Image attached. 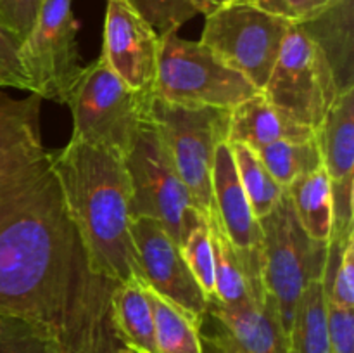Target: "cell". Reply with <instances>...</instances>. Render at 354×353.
I'll list each match as a JSON object with an SVG mask.
<instances>
[{
	"mask_svg": "<svg viewBox=\"0 0 354 353\" xmlns=\"http://www.w3.org/2000/svg\"><path fill=\"white\" fill-rule=\"evenodd\" d=\"M41 99L0 92V315L47 329L66 353H123L116 282L95 273L41 141Z\"/></svg>",
	"mask_w": 354,
	"mask_h": 353,
	"instance_id": "cell-1",
	"label": "cell"
},
{
	"mask_svg": "<svg viewBox=\"0 0 354 353\" xmlns=\"http://www.w3.org/2000/svg\"><path fill=\"white\" fill-rule=\"evenodd\" d=\"M54 168L95 273L116 284L140 279L124 159L71 137L54 154Z\"/></svg>",
	"mask_w": 354,
	"mask_h": 353,
	"instance_id": "cell-2",
	"label": "cell"
},
{
	"mask_svg": "<svg viewBox=\"0 0 354 353\" xmlns=\"http://www.w3.org/2000/svg\"><path fill=\"white\" fill-rule=\"evenodd\" d=\"M151 100L124 85L102 59H95L85 64L66 102L73 114V138L124 159L151 121Z\"/></svg>",
	"mask_w": 354,
	"mask_h": 353,
	"instance_id": "cell-3",
	"label": "cell"
},
{
	"mask_svg": "<svg viewBox=\"0 0 354 353\" xmlns=\"http://www.w3.org/2000/svg\"><path fill=\"white\" fill-rule=\"evenodd\" d=\"M258 92L201 42L185 40L178 31L159 35L154 99L185 107L234 109Z\"/></svg>",
	"mask_w": 354,
	"mask_h": 353,
	"instance_id": "cell-4",
	"label": "cell"
},
{
	"mask_svg": "<svg viewBox=\"0 0 354 353\" xmlns=\"http://www.w3.org/2000/svg\"><path fill=\"white\" fill-rule=\"evenodd\" d=\"M259 224L263 232V287L275 301L283 331L290 338L296 308L308 284L324 275L328 244L308 237L287 192Z\"/></svg>",
	"mask_w": 354,
	"mask_h": 353,
	"instance_id": "cell-5",
	"label": "cell"
},
{
	"mask_svg": "<svg viewBox=\"0 0 354 353\" xmlns=\"http://www.w3.org/2000/svg\"><path fill=\"white\" fill-rule=\"evenodd\" d=\"M151 121L204 218L213 210L211 173L216 145L227 141L230 109L185 107L152 97Z\"/></svg>",
	"mask_w": 354,
	"mask_h": 353,
	"instance_id": "cell-6",
	"label": "cell"
},
{
	"mask_svg": "<svg viewBox=\"0 0 354 353\" xmlns=\"http://www.w3.org/2000/svg\"><path fill=\"white\" fill-rule=\"evenodd\" d=\"M292 24L252 0H239L207 14L199 42L261 92Z\"/></svg>",
	"mask_w": 354,
	"mask_h": 353,
	"instance_id": "cell-7",
	"label": "cell"
},
{
	"mask_svg": "<svg viewBox=\"0 0 354 353\" xmlns=\"http://www.w3.org/2000/svg\"><path fill=\"white\" fill-rule=\"evenodd\" d=\"M261 92L286 116L315 132L341 96L327 55L297 23L287 31Z\"/></svg>",
	"mask_w": 354,
	"mask_h": 353,
	"instance_id": "cell-8",
	"label": "cell"
},
{
	"mask_svg": "<svg viewBox=\"0 0 354 353\" xmlns=\"http://www.w3.org/2000/svg\"><path fill=\"white\" fill-rule=\"evenodd\" d=\"M131 187V218L145 217L159 221L176 244L203 215L180 179L152 121L144 125L130 154L124 158Z\"/></svg>",
	"mask_w": 354,
	"mask_h": 353,
	"instance_id": "cell-9",
	"label": "cell"
},
{
	"mask_svg": "<svg viewBox=\"0 0 354 353\" xmlns=\"http://www.w3.org/2000/svg\"><path fill=\"white\" fill-rule=\"evenodd\" d=\"M78 28L71 0H41L37 21L19 45L28 92L41 100L68 102L85 68L76 40Z\"/></svg>",
	"mask_w": 354,
	"mask_h": 353,
	"instance_id": "cell-10",
	"label": "cell"
},
{
	"mask_svg": "<svg viewBox=\"0 0 354 353\" xmlns=\"http://www.w3.org/2000/svg\"><path fill=\"white\" fill-rule=\"evenodd\" d=\"M131 239L140 272L138 282L204 325L207 298L190 273L180 246L166 228L152 218L135 217L131 218Z\"/></svg>",
	"mask_w": 354,
	"mask_h": 353,
	"instance_id": "cell-11",
	"label": "cell"
},
{
	"mask_svg": "<svg viewBox=\"0 0 354 353\" xmlns=\"http://www.w3.org/2000/svg\"><path fill=\"white\" fill-rule=\"evenodd\" d=\"M211 185H213V204L218 224L223 228L230 244L234 246L256 300L261 301L266 296L261 277V224L256 218L248 196L242 189L235 168L234 152L228 141H221L216 145Z\"/></svg>",
	"mask_w": 354,
	"mask_h": 353,
	"instance_id": "cell-12",
	"label": "cell"
},
{
	"mask_svg": "<svg viewBox=\"0 0 354 353\" xmlns=\"http://www.w3.org/2000/svg\"><path fill=\"white\" fill-rule=\"evenodd\" d=\"M159 33L127 2L107 0L100 59L133 92L152 97Z\"/></svg>",
	"mask_w": 354,
	"mask_h": 353,
	"instance_id": "cell-13",
	"label": "cell"
},
{
	"mask_svg": "<svg viewBox=\"0 0 354 353\" xmlns=\"http://www.w3.org/2000/svg\"><path fill=\"white\" fill-rule=\"evenodd\" d=\"M315 135L332 189L334 224L328 246L342 248L354 232V89L337 97Z\"/></svg>",
	"mask_w": 354,
	"mask_h": 353,
	"instance_id": "cell-14",
	"label": "cell"
},
{
	"mask_svg": "<svg viewBox=\"0 0 354 353\" xmlns=\"http://www.w3.org/2000/svg\"><path fill=\"white\" fill-rule=\"evenodd\" d=\"M213 324L230 339L241 353H290V343L280 322L273 298L227 307L216 300L207 301Z\"/></svg>",
	"mask_w": 354,
	"mask_h": 353,
	"instance_id": "cell-15",
	"label": "cell"
},
{
	"mask_svg": "<svg viewBox=\"0 0 354 353\" xmlns=\"http://www.w3.org/2000/svg\"><path fill=\"white\" fill-rule=\"evenodd\" d=\"M311 138H315V130L286 116L263 92L230 109L228 142H241L258 151L275 142H304Z\"/></svg>",
	"mask_w": 354,
	"mask_h": 353,
	"instance_id": "cell-16",
	"label": "cell"
},
{
	"mask_svg": "<svg viewBox=\"0 0 354 353\" xmlns=\"http://www.w3.org/2000/svg\"><path fill=\"white\" fill-rule=\"evenodd\" d=\"M297 24L327 55L339 92L354 89V0H339L318 16Z\"/></svg>",
	"mask_w": 354,
	"mask_h": 353,
	"instance_id": "cell-17",
	"label": "cell"
},
{
	"mask_svg": "<svg viewBox=\"0 0 354 353\" xmlns=\"http://www.w3.org/2000/svg\"><path fill=\"white\" fill-rule=\"evenodd\" d=\"M111 324L123 353H156L154 315L147 293L138 280L114 286Z\"/></svg>",
	"mask_w": 354,
	"mask_h": 353,
	"instance_id": "cell-18",
	"label": "cell"
},
{
	"mask_svg": "<svg viewBox=\"0 0 354 353\" xmlns=\"http://www.w3.org/2000/svg\"><path fill=\"white\" fill-rule=\"evenodd\" d=\"M286 192L308 237L322 244H328L332 237L334 208L330 180L324 166L297 176L286 187Z\"/></svg>",
	"mask_w": 354,
	"mask_h": 353,
	"instance_id": "cell-19",
	"label": "cell"
},
{
	"mask_svg": "<svg viewBox=\"0 0 354 353\" xmlns=\"http://www.w3.org/2000/svg\"><path fill=\"white\" fill-rule=\"evenodd\" d=\"M289 341L290 353H330L325 272L308 284L296 308Z\"/></svg>",
	"mask_w": 354,
	"mask_h": 353,
	"instance_id": "cell-20",
	"label": "cell"
},
{
	"mask_svg": "<svg viewBox=\"0 0 354 353\" xmlns=\"http://www.w3.org/2000/svg\"><path fill=\"white\" fill-rule=\"evenodd\" d=\"M206 221L211 232L214 256V289H216V294H214L213 300H216L221 305H227V307H237V305L259 301L256 300L254 293H252L251 284L245 277L234 246L230 244L223 228L218 224L214 206L211 213L207 215Z\"/></svg>",
	"mask_w": 354,
	"mask_h": 353,
	"instance_id": "cell-21",
	"label": "cell"
},
{
	"mask_svg": "<svg viewBox=\"0 0 354 353\" xmlns=\"http://www.w3.org/2000/svg\"><path fill=\"white\" fill-rule=\"evenodd\" d=\"M144 286V284H142ZM154 315L156 353H204L203 325L144 286Z\"/></svg>",
	"mask_w": 354,
	"mask_h": 353,
	"instance_id": "cell-22",
	"label": "cell"
},
{
	"mask_svg": "<svg viewBox=\"0 0 354 353\" xmlns=\"http://www.w3.org/2000/svg\"><path fill=\"white\" fill-rule=\"evenodd\" d=\"M230 147L234 152L235 168L242 189L248 196L256 218L261 220L275 210L286 189L273 179L254 149L241 142H230Z\"/></svg>",
	"mask_w": 354,
	"mask_h": 353,
	"instance_id": "cell-23",
	"label": "cell"
},
{
	"mask_svg": "<svg viewBox=\"0 0 354 353\" xmlns=\"http://www.w3.org/2000/svg\"><path fill=\"white\" fill-rule=\"evenodd\" d=\"M256 154L283 189L297 176L315 172L322 166L317 135L311 141L304 142H275L258 149Z\"/></svg>",
	"mask_w": 354,
	"mask_h": 353,
	"instance_id": "cell-24",
	"label": "cell"
},
{
	"mask_svg": "<svg viewBox=\"0 0 354 353\" xmlns=\"http://www.w3.org/2000/svg\"><path fill=\"white\" fill-rule=\"evenodd\" d=\"M0 353H64V350L47 329L0 315Z\"/></svg>",
	"mask_w": 354,
	"mask_h": 353,
	"instance_id": "cell-25",
	"label": "cell"
},
{
	"mask_svg": "<svg viewBox=\"0 0 354 353\" xmlns=\"http://www.w3.org/2000/svg\"><path fill=\"white\" fill-rule=\"evenodd\" d=\"M183 260L189 266L190 273L196 282L203 289L207 301L213 300L216 289H214V256H213V241L211 232L207 227L206 218L194 225L183 242L180 244Z\"/></svg>",
	"mask_w": 354,
	"mask_h": 353,
	"instance_id": "cell-26",
	"label": "cell"
},
{
	"mask_svg": "<svg viewBox=\"0 0 354 353\" xmlns=\"http://www.w3.org/2000/svg\"><path fill=\"white\" fill-rule=\"evenodd\" d=\"M159 35L178 31L197 16L189 0H127Z\"/></svg>",
	"mask_w": 354,
	"mask_h": 353,
	"instance_id": "cell-27",
	"label": "cell"
},
{
	"mask_svg": "<svg viewBox=\"0 0 354 353\" xmlns=\"http://www.w3.org/2000/svg\"><path fill=\"white\" fill-rule=\"evenodd\" d=\"M41 0H0V24L23 42L33 28Z\"/></svg>",
	"mask_w": 354,
	"mask_h": 353,
	"instance_id": "cell-28",
	"label": "cell"
},
{
	"mask_svg": "<svg viewBox=\"0 0 354 353\" xmlns=\"http://www.w3.org/2000/svg\"><path fill=\"white\" fill-rule=\"evenodd\" d=\"M327 331L330 353H354V311L327 298Z\"/></svg>",
	"mask_w": 354,
	"mask_h": 353,
	"instance_id": "cell-29",
	"label": "cell"
},
{
	"mask_svg": "<svg viewBox=\"0 0 354 353\" xmlns=\"http://www.w3.org/2000/svg\"><path fill=\"white\" fill-rule=\"evenodd\" d=\"M19 45L21 42L0 24V89L10 87L28 92V80L19 62Z\"/></svg>",
	"mask_w": 354,
	"mask_h": 353,
	"instance_id": "cell-30",
	"label": "cell"
},
{
	"mask_svg": "<svg viewBox=\"0 0 354 353\" xmlns=\"http://www.w3.org/2000/svg\"><path fill=\"white\" fill-rule=\"evenodd\" d=\"M252 2L287 17L292 23H304L327 10L339 0H252Z\"/></svg>",
	"mask_w": 354,
	"mask_h": 353,
	"instance_id": "cell-31",
	"label": "cell"
},
{
	"mask_svg": "<svg viewBox=\"0 0 354 353\" xmlns=\"http://www.w3.org/2000/svg\"><path fill=\"white\" fill-rule=\"evenodd\" d=\"M201 341H203L204 353H241L216 325L211 332L201 331Z\"/></svg>",
	"mask_w": 354,
	"mask_h": 353,
	"instance_id": "cell-32",
	"label": "cell"
},
{
	"mask_svg": "<svg viewBox=\"0 0 354 353\" xmlns=\"http://www.w3.org/2000/svg\"><path fill=\"white\" fill-rule=\"evenodd\" d=\"M234 2H239V0H189L190 6L196 9V12L204 14V16H207V14L214 12V10L221 9V7Z\"/></svg>",
	"mask_w": 354,
	"mask_h": 353,
	"instance_id": "cell-33",
	"label": "cell"
},
{
	"mask_svg": "<svg viewBox=\"0 0 354 353\" xmlns=\"http://www.w3.org/2000/svg\"><path fill=\"white\" fill-rule=\"evenodd\" d=\"M64 353H66V352H64Z\"/></svg>",
	"mask_w": 354,
	"mask_h": 353,
	"instance_id": "cell-34",
	"label": "cell"
}]
</instances>
